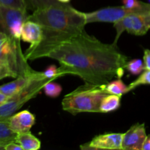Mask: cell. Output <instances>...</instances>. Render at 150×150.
Instances as JSON below:
<instances>
[{
    "label": "cell",
    "instance_id": "cell-14",
    "mask_svg": "<svg viewBox=\"0 0 150 150\" xmlns=\"http://www.w3.org/2000/svg\"><path fill=\"white\" fill-rule=\"evenodd\" d=\"M121 95L108 94L103 99L100 104V113H109L116 111L120 106Z\"/></svg>",
    "mask_w": 150,
    "mask_h": 150
},
{
    "label": "cell",
    "instance_id": "cell-25",
    "mask_svg": "<svg viewBox=\"0 0 150 150\" xmlns=\"http://www.w3.org/2000/svg\"><path fill=\"white\" fill-rule=\"evenodd\" d=\"M142 150H150V135L146 137L144 144L143 145Z\"/></svg>",
    "mask_w": 150,
    "mask_h": 150
},
{
    "label": "cell",
    "instance_id": "cell-12",
    "mask_svg": "<svg viewBox=\"0 0 150 150\" xmlns=\"http://www.w3.org/2000/svg\"><path fill=\"white\" fill-rule=\"evenodd\" d=\"M16 142L21 146L23 150H38L41 147V142L30 132L18 133Z\"/></svg>",
    "mask_w": 150,
    "mask_h": 150
},
{
    "label": "cell",
    "instance_id": "cell-9",
    "mask_svg": "<svg viewBox=\"0 0 150 150\" xmlns=\"http://www.w3.org/2000/svg\"><path fill=\"white\" fill-rule=\"evenodd\" d=\"M10 127L16 133L30 131L35 124V116L28 110H23L14 114L8 118Z\"/></svg>",
    "mask_w": 150,
    "mask_h": 150
},
{
    "label": "cell",
    "instance_id": "cell-7",
    "mask_svg": "<svg viewBox=\"0 0 150 150\" xmlns=\"http://www.w3.org/2000/svg\"><path fill=\"white\" fill-rule=\"evenodd\" d=\"M123 133H109L96 136L88 143L81 145L80 148L84 150L122 149Z\"/></svg>",
    "mask_w": 150,
    "mask_h": 150
},
{
    "label": "cell",
    "instance_id": "cell-28",
    "mask_svg": "<svg viewBox=\"0 0 150 150\" xmlns=\"http://www.w3.org/2000/svg\"><path fill=\"white\" fill-rule=\"evenodd\" d=\"M1 149H1V148H0V150H1Z\"/></svg>",
    "mask_w": 150,
    "mask_h": 150
},
{
    "label": "cell",
    "instance_id": "cell-19",
    "mask_svg": "<svg viewBox=\"0 0 150 150\" xmlns=\"http://www.w3.org/2000/svg\"><path fill=\"white\" fill-rule=\"evenodd\" d=\"M43 91L46 96L49 97V98H56L60 95L62 91V87L60 84L51 81L44 86Z\"/></svg>",
    "mask_w": 150,
    "mask_h": 150
},
{
    "label": "cell",
    "instance_id": "cell-13",
    "mask_svg": "<svg viewBox=\"0 0 150 150\" xmlns=\"http://www.w3.org/2000/svg\"><path fill=\"white\" fill-rule=\"evenodd\" d=\"M17 133L11 130L8 119L0 120V148L4 149V146L10 142L16 141Z\"/></svg>",
    "mask_w": 150,
    "mask_h": 150
},
{
    "label": "cell",
    "instance_id": "cell-8",
    "mask_svg": "<svg viewBox=\"0 0 150 150\" xmlns=\"http://www.w3.org/2000/svg\"><path fill=\"white\" fill-rule=\"evenodd\" d=\"M147 135L144 123H136L123 133L122 150H142Z\"/></svg>",
    "mask_w": 150,
    "mask_h": 150
},
{
    "label": "cell",
    "instance_id": "cell-4",
    "mask_svg": "<svg viewBox=\"0 0 150 150\" xmlns=\"http://www.w3.org/2000/svg\"><path fill=\"white\" fill-rule=\"evenodd\" d=\"M54 79H48L45 76L32 81L26 87L10 97L5 103L0 106V120H6L20 109L26 102L36 97L44 86Z\"/></svg>",
    "mask_w": 150,
    "mask_h": 150
},
{
    "label": "cell",
    "instance_id": "cell-27",
    "mask_svg": "<svg viewBox=\"0 0 150 150\" xmlns=\"http://www.w3.org/2000/svg\"><path fill=\"white\" fill-rule=\"evenodd\" d=\"M57 1L61 3H69L70 1V0H57Z\"/></svg>",
    "mask_w": 150,
    "mask_h": 150
},
{
    "label": "cell",
    "instance_id": "cell-26",
    "mask_svg": "<svg viewBox=\"0 0 150 150\" xmlns=\"http://www.w3.org/2000/svg\"><path fill=\"white\" fill-rule=\"evenodd\" d=\"M9 98H10V97L7 96V95H4V93L0 92V106H1L4 103H5V102L8 100Z\"/></svg>",
    "mask_w": 150,
    "mask_h": 150
},
{
    "label": "cell",
    "instance_id": "cell-15",
    "mask_svg": "<svg viewBox=\"0 0 150 150\" xmlns=\"http://www.w3.org/2000/svg\"><path fill=\"white\" fill-rule=\"evenodd\" d=\"M103 87L106 93L122 96L125 94L127 93L128 86L122 81V79H117L114 81H111L106 84L103 85Z\"/></svg>",
    "mask_w": 150,
    "mask_h": 150
},
{
    "label": "cell",
    "instance_id": "cell-20",
    "mask_svg": "<svg viewBox=\"0 0 150 150\" xmlns=\"http://www.w3.org/2000/svg\"><path fill=\"white\" fill-rule=\"evenodd\" d=\"M43 73L44 76L48 79H57L58 78L64 76V73L60 70L59 67H57L54 64H51V65L48 66L45 71H43Z\"/></svg>",
    "mask_w": 150,
    "mask_h": 150
},
{
    "label": "cell",
    "instance_id": "cell-2",
    "mask_svg": "<svg viewBox=\"0 0 150 150\" xmlns=\"http://www.w3.org/2000/svg\"><path fill=\"white\" fill-rule=\"evenodd\" d=\"M28 20L40 25L42 38L36 47L27 48L25 51L27 60L47 57L54 47L84 31L87 24L84 13L76 10L68 3L59 1L35 10L29 15Z\"/></svg>",
    "mask_w": 150,
    "mask_h": 150
},
{
    "label": "cell",
    "instance_id": "cell-24",
    "mask_svg": "<svg viewBox=\"0 0 150 150\" xmlns=\"http://www.w3.org/2000/svg\"><path fill=\"white\" fill-rule=\"evenodd\" d=\"M5 150H23V148L21 147L20 144L16 142H13L9 143L8 144L4 146Z\"/></svg>",
    "mask_w": 150,
    "mask_h": 150
},
{
    "label": "cell",
    "instance_id": "cell-21",
    "mask_svg": "<svg viewBox=\"0 0 150 150\" xmlns=\"http://www.w3.org/2000/svg\"><path fill=\"white\" fill-rule=\"evenodd\" d=\"M0 4L21 9V10H27L25 0H0Z\"/></svg>",
    "mask_w": 150,
    "mask_h": 150
},
{
    "label": "cell",
    "instance_id": "cell-30",
    "mask_svg": "<svg viewBox=\"0 0 150 150\" xmlns=\"http://www.w3.org/2000/svg\"><path fill=\"white\" fill-rule=\"evenodd\" d=\"M1 78H0V80H1Z\"/></svg>",
    "mask_w": 150,
    "mask_h": 150
},
{
    "label": "cell",
    "instance_id": "cell-16",
    "mask_svg": "<svg viewBox=\"0 0 150 150\" xmlns=\"http://www.w3.org/2000/svg\"><path fill=\"white\" fill-rule=\"evenodd\" d=\"M125 70L133 76L140 75L145 70V65L144 61L139 59H134L127 62L125 66Z\"/></svg>",
    "mask_w": 150,
    "mask_h": 150
},
{
    "label": "cell",
    "instance_id": "cell-3",
    "mask_svg": "<svg viewBox=\"0 0 150 150\" xmlns=\"http://www.w3.org/2000/svg\"><path fill=\"white\" fill-rule=\"evenodd\" d=\"M107 95L103 85L85 83L66 95L62 105L64 111L73 115L83 112L100 113L101 102Z\"/></svg>",
    "mask_w": 150,
    "mask_h": 150
},
{
    "label": "cell",
    "instance_id": "cell-5",
    "mask_svg": "<svg viewBox=\"0 0 150 150\" xmlns=\"http://www.w3.org/2000/svg\"><path fill=\"white\" fill-rule=\"evenodd\" d=\"M29 16L27 10L0 4V32L21 40L22 27Z\"/></svg>",
    "mask_w": 150,
    "mask_h": 150
},
{
    "label": "cell",
    "instance_id": "cell-29",
    "mask_svg": "<svg viewBox=\"0 0 150 150\" xmlns=\"http://www.w3.org/2000/svg\"><path fill=\"white\" fill-rule=\"evenodd\" d=\"M149 3H150V0H149Z\"/></svg>",
    "mask_w": 150,
    "mask_h": 150
},
{
    "label": "cell",
    "instance_id": "cell-1",
    "mask_svg": "<svg viewBox=\"0 0 150 150\" xmlns=\"http://www.w3.org/2000/svg\"><path fill=\"white\" fill-rule=\"evenodd\" d=\"M47 57L58 61L64 76H77L98 86L122 79L128 62L117 44L104 43L85 30L54 47Z\"/></svg>",
    "mask_w": 150,
    "mask_h": 150
},
{
    "label": "cell",
    "instance_id": "cell-6",
    "mask_svg": "<svg viewBox=\"0 0 150 150\" xmlns=\"http://www.w3.org/2000/svg\"><path fill=\"white\" fill-rule=\"evenodd\" d=\"M116 35L114 44H117L124 32L136 36L146 35L150 29V13L130 14L114 23Z\"/></svg>",
    "mask_w": 150,
    "mask_h": 150
},
{
    "label": "cell",
    "instance_id": "cell-11",
    "mask_svg": "<svg viewBox=\"0 0 150 150\" xmlns=\"http://www.w3.org/2000/svg\"><path fill=\"white\" fill-rule=\"evenodd\" d=\"M42 38V29L40 25L37 22L27 20L24 22L22 27L21 39L23 42L30 43L29 49L36 47L41 42Z\"/></svg>",
    "mask_w": 150,
    "mask_h": 150
},
{
    "label": "cell",
    "instance_id": "cell-18",
    "mask_svg": "<svg viewBox=\"0 0 150 150\" xmlns=\"http://www.w3.org/2000/svg\"><path fill=\"white\" fill-rule=\"evenodd\" d=\"M141 85H150V70L145 69L136 80L129 84L127 87V92H131L133 89H136Z\"/></svg>",
    "mask_w": 150,
    "mask_h": 150
},
{
    "label": "cell",
    "instance_id": "cell-10",
    "mask_svg": "<svg viewBox=\"0 0 150 150\" xmlns=\"http://www.w3.org/2000/svg\"><path fill=\"white\" fill-rule=\"evenodd\" d=\"M42 76H44L43 72L38 71H35L30 75L19 76L16 78V80L0 86V92L7 96L11 97L26 87L32 81Z\"/></svg>",
    "mask_w": 150,
    "mask_h": 150
},
{
    "label": "cell",
    "instance_id": "cell-17",
    "mask_svg": "<svg viewBox=\"0 0 150 150\" xmlns=\"http://www.w3.org/2000/svg\"><path fill=\"white\" fill-rule=\"evenodd\" d=\"M27 10L32 12L58 2L57 0H25Z\"/></svg>",
    "mask_w": 150,
    "mask_h": 150
},
{
    "label": "cell",
    "instance_id": "cell-23",
    "mask_svg": "<svg viewBox=\"0 0 150 150\" xmlns=\"http://www.w3.org/2000/svg\"><path fill=\"white\" fill-rule=\"evenodd\" d=\"M144 63L145 69L150 70V50L145 49L144 52Z\"/></svg>",
    "mask_w": 150,
    "mask_h": 150
},
{
    "label": "cell",
    "instance_id": "cell-22",
    "mask_svg": "<svg viewBox=\"0 0 150 150\" xmlns=\"http://www.w3.org/2000/svg\"><path fill=\"white\" fill-rule=\"evenodd\" d=\"M7 77L15 78L16 79L18 76L6 63L0 60V78L3 79Z\"/></svg>",
    "mask_w": 150,
    "mask_h": 150
}]
</instances>
